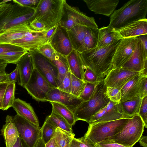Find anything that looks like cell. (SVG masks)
<instances>
[{
  "label": "cell",
  "instance_id": "39",
  "mask_svg": "<svg viewBox=\"0 0 147 147\" xmlns=\"http://www.w3.org/2000/svg\"><path fill=\"white\" fill-rule=\"evenodd\" d=\"M36 51L51 61L54 59L56 53L54 49L49 43L41 45Z\"/></svg>",
  "mask_w": 147,
  "mask_h": 147
},
{
  "label": "cell",
  "instance_id": "8",
  "mask_svg": "<svg viewBox=\"0 0 147 147\" xmlns=\"http://www.w3.org/2000/svg\"><path fill=\"white\" fill-rule=\"evenodd\" d=\"M28 93L36 101L45 102L48 93L55 88L35 68L27 83L24 87Z\"/></svg>",
  "mask_w": 147,
  "mask_h": 147
},
{
  "label": "cell",
  "instance_id": "27",
  "mask_svg": "<svg viewBox=\"0 0 147 147\" xmlns=\"http://www.w3.org/2000/svg\"><path fill=\"white\" fill-rule=\"evenodd\" d=\"M118 32L108 26L98 29L97 47H104L122 39Z\"/></svg>",
  "mask_w": 147,
  "mask_h": 147
},
{
  "label": "cell",
  "instance_id": "19",
  "mask_svg": "<svg viewBox=\"0 0 147 147\" xmlns=\"http://www.w3.org/2000/svg\"><path fill=\"white\" fill-rule=\"evenodd\" d=\"M88 9L96 14L109 16L111 15L119 0H83Z\"/></svg>",
  "mask_w": 147,
  "mask_h": 147
},
{
  "label": "cell",
  "instance_id": "38",
  "mask_svg": "<svg viewBox=\"0 0 147 147\" xmlns=\"http://www.w3.org/2000/svg\"><path fill=\"white\" fill-rule=\"evenodd\" d=\"M28 51L26 50L20 51L0 53V59L6 61L8 63L16 64V62Z\"/></svg>",
  "mask_w": 147,
  "mask_h": 147
},
{
  "label": "cell",
  "instance_id": "7",
  "mask_svg": "<svg viewBox=\"0 0 147 147\" xmlns=\"http://www.w3.org/2000/svg\"><path fill=\"white\" fill-rule=\"evenodd\" d=\"M59 24L67 31L78 25L98 28L94 18L86 16L77 7L69 5L66 0L64 3L63 13Z\"/></svg>",
  "mask_w": 147,
  "mask_h": 147
},
{
  "label": "cell",
  "instance_id": "5",
  "mask_svg": "<svg viewBox=\"0 0 147 147\" xmlns=\"http://www.w3.org/2000/svg\"><path fill=\"white\" fill-rule=\"evenodd\" d=\"M65 0H40L35 9V19L43 23L47 31L58 24L64 12Z\"/></svg>",
  "mask_w": 147,
  "mask_h": 147
},
{
  "label": "cell",
  "instance_id": "34",
  "mask_svg": "<svg viewBox=\"0 0 147 147\" xmlns=\"http://www.w3.org/2000/svg\"><path fill=\"white\" fill-rule=\"evenodd\" d=\"M16 84L15 82H10L8 84L4 93L2 104V110H7L12 107L15 99Z\"/></svg>",
  "mask_w": 147,
  "mask_h": 147
},
{
  "label": "cell",
  "instance_id": "30",
  "mask_svg": "<svg viewBox=\"0 0 147 147\" xmlns=\"http://www.w3.org/2000/svg\"><path fill=\"white\" fill-rule=\"evenodd\" d=\"M98 29L88 27L82 45L78 51L81 53L97 46Z\"/></svg>",
  "mask_w": 147,
  "mask_h": 147
},
{
  "label": "cell",
  "instance_id": "52",
  "mask_svg": "<svg viewBox=\"0 0 147 147\" xmlns=\"http://www.w3.org/2000/svg\"><path fill=\"white\" fill-rule=\"evenodd\" d=\"M9 82L0 83V109L2 110V104L3 95Z\"/></svg>",
  "mask_w": 147,
  "mask_h": 147
},
{
  "label": "cell",
  "instance_id": "49",
  "mask_svg": "<svg viewBox=\"0 0 147 147\" xmlns=\"http://www.w3.org/2000/svg\"><path fill=\"white\" fill-rule=\"evenodd\" d=\"M95 147H128L117 143L103 140L95 145Z\"/></svg>",
  "mask_w": 147,
  "mask_h": 147
},
{
  "label": "cell",
  "instance_id": "47",
  "mask_svg": "<svg viewBox=\"0 0 147 147\" xmlns=\"http://www.w3.org/2000/svg\"><path fill=\"white\" fill-rule=\"evenodd\" d=\"M147 96V76L142 75L139 88V96L142 99Z\"/></svg>",
  "mask_w": 147,
  "mask_h": 147
},
{
  "label": "cell",
  "instance_id": "23",
  "mask_svg": "<svg viewBox=\"0 0 147 147\" xmlns=\"http://www.w3.org/2000/svg\"><path fill=\"white\" fill-rule=\"evenodd\" d=\"M5 118V123L1 130V135L4 139L6 147H12L16 143L19 134L12 116L7 115Z\"/></svg>",
  "mask_w": 147,
  "mask_h": 147
},
{
  "label": "cell",
  "instance_id": "21",
  "mask_svg": "<svg viewBox=\"0 0 147 147\" xmlns=\"http://www.w3.org/2000/svg\"><path fill=\"white\" fill-rule=\"evenodd\" d=\"M33 30L27 24L9 28L0 33V44H10L13 40L23 37Z\"/></svg>",
  "mask_w": 147,
  "mask_h": 147
},
{
  "label": "cell",
  "instance_id": "11",
  "mask_svg": "<svg viewBox=\"0 0 147 147\" xmlns=\"http://www.w3.org/2000/svg\"><path fill=\"white\" fill-rule=\"evenodd\" d=\"M137 41V37L122 39L114 54L112 69L121 67L129 60L134 51Z\"/></svg>",
  "mask_w": 147,
  "mask_h": 147
},
{
  "label": "cell",
  "instance_id": "29",
  "mask_svg": "<svg viewBox=\"0 0 147 147\" xmlns=\"http://www.w3.org/2000/svg\"><path fill=\"white\" fill-rule=\"evenodd\" d=\"M51 61L56 67L58 70L57 80L58 88L66 74L70 71L67 57L56 53L54 59Z\"/></svg>",
  "mask_w": 147,
  "mask_h": 147
},
{
  "label": "cell",
  "instance_id": "17",
  "mask_svg": "<svg viewBox=\"0 0 147 147\" xmlns=\"http://www.w3.org/2000/svg\"><path fill=\"white\" fill-rule=\"evenodd\" d=\"M45 101L61 104L73 113L80 103L83 101L79 98L76 97L70 93L62 91L57 88L53 89L48 93Z\"/></svg>",
  "mask_w": 147,
  "mask_h": 147
},
{
  "label": "cell",
  "instance_id": "54",
  "mask_svg": "<svg viewBox=\"0 0 147 147\" xmlns=\"http://www.w3.org/2000/svg\"><path fill=\"white\" fill-rule=\"evenodd\" d=\"M2 0H0V17L11 5L12 3H6L2 4Z\"/></svg>",
  "mask_w": 147,
  "mask_h": 147
},
{
  "label": "cell",
  "instance_id": "13",
  "mask_svg": "<svg viewBox=\"0 0 147 147\" xmlns=\"http://www.w3.org/2000/svg\"><path fill=\"white\" fill-rule=\"evenodd\" d=\"M140 73L122 67L113 69L106 76L104 82L107 87H114L120 90L128 82Z\"/></svg>",
  "mask_w": 147,
  "mask_h": 147
},
{
  "label": "cell",
  "instance_id": "36",
  "mask_svg": "<svg viewBox=\"0 0 147 147\" xmlns=\"http://www.w3.org/2000/svg\"><path fill=\"white\" fill-rule=\"evenodd\" d=\"M86 83L71 74V94L79 98L82 92Z\"/></svg>",
  "mask_w": 147,
  "mask_h": 147
},
{
  "label": "cell",
  "instance_id": "22",
  "mask_svg": "<svg viewBox=\"0 0 147 147\" xmlns=\"http://www.w3.org/2000/svg\"><path fill=\"white\" fill-rule=\"evenodd\" d=\"M12 107L17 114L34 125L39 126L38 117L30 103L19 98H15Z\"/></svg>",
  "mask_w": 147,
  "mask_h": 147
},
{
  "label": "cell",
  "instance_id": "56",
  "mask_svg": "<svg viewBox=\"0 0 147 147\" xmlns=\"http://www.w3.org/2000/svg\"><path fill=\"white\" fill-rule=\"evenodd\" d=\"M147 35L144 34L137 37L140 40L145 50L147 51Z\"/></svg>",
  "mask_w": 147,
  "mask_h": 147
},
{
  "label": "cell",
  "instance_id": "40",
  "mask_svg": "<svg viewBox=\"0 0 147 147\" xmlns=\"http://www.w3.org/2000/svg\"><path fill=\"white\" fill-rule=\"evenodd\" d=\"M105 94L110 101L117 104L120 103L121 98L120 90L115 88L107 87Z\"/></svg>",
  "mask_w": 147,
  "mask_h": 147
},
{
  "label": "cell",
  "instance_id": "25",
  "mask_svg": "<svg viewBox=\"0 0 147 147\" xmlns=\"http://www.w3.org/2000/svg\"><path fill=\"white\" fill-rule=\"evenodd\" d=\"M142 75L141 73L128 82L120 91V102L130 100L139 96V90Z\"/></svg>",
  "mask_w": 147,
  "mask_h": 147
},
{
  "label": "cell",
  "instance_id": "46",
  "mask_svg": "<svg viewBox=\"0 0 147 147\" xmlns=\"http://www.w3.org/2000/svg\"><path fill=\"white\" fill-rule=\"evenodd\" d=\"M12 1L22 6L35 9L38 6L40 0H13Z\"/></svg>",
  "mask_w": 147,
  "mask_h": 147
},
{
  "label": "cell",
  "instance_id": "10",
  "mask_svg": "<svg viewBox=\"0 0 147 147\" xmlns=\"http://www.w3.org/2000/svg\"><path fill=\"white\" fill-rule=\"evenodd\" d=\"M19 135L30 147H33L41 135V127L17 114L12 116Z\"/></svg>",
  "mask_w": 147,
  "mask_h": 147
},
{
  "label": "cell",
  "instance_id": "53",
  "mask_svg": "<svg viewBox=\"0 0 147 147\" xmlns=\"http://www.w3.org/2000/svg\"><path fill=\"white\" fill-rule=\"evenodd\" d=\"M12 147H30L24 140L19 135L17 140Z\"/></svg>",
  "mask_w": 147,
  "mask_h": 147
},
{
  "label": "cell",
  "instance_id": "59",
  "mask_svg": "<svg viewBox=\"0 0 147 147\" xmlns=\"http://www.w3.org/2000/svg\"><path fill=\"white\" fill-rule=\"evenodd\" d=\"M139 143L143 147H147V137L142 136L139 140Z\"/></svg>",
  "mask_w": 147,
  "mask_h": 147
},
{
  "label": "cell",
  "instance_id": "18",
  "mask_svg": "<svg viewBox=\"0 0 147 147\" xmlns=\"http://www.w3.org/2000/svg\"><path fill=\"white\" fill-rule=\"evenodd\" d=\"M19 73L18 84L24 86L27 83L35 68L32 58L30 52L28 51L23 55L16 64Z\"/></svg>",
  "mask_w": 147,
  "mask_h": 147
},
{
  "label": "cell",
  "instance_id": "63",
  "mask_svg": "<svg viewBox=\"0 0 147 147\" xmlns=\"http://www.w3.org/2000/svg\"><path fill=\"white\" fill-rule=\"evenodd\" d=\"M5 63H7L6 61L0 59V64Z\"/></svg>",
  "mask_w": 147,
  "mask_h": 147
},
{
  "label": "cell",
  "instance_id": "62",
  "mask_svg": "<svg viewBox=\"0 0 147 147\" xmlns=\"http://www.w3.org/2000/svg\"><path fill=\"white\" fill-rule=\"evenodd\" d=\"M70 147H76L73 140L71 142Z\"/></svg>",
  "mask_w": 147,
  "mask_h": 147
},
{
  "label": "cell",
  "instance_id": "37",
  "mask_svg": "<svg viewBox=\"0 0 147 147\" xmlns=\"http://www.w3.org/2000/svg\"><path fill=\"white\" fill-rule=\"evenodd\" d=\"M56 128L45 120L41 127L42 138L46 144L54 136Z\"/></svg>",
  "mask_w": 147,
  "mask_h": 147
},
{
  "label": "cell",
  "instance_id": "20",
  "mask_svg": "<svg viewBox=\"0 0 147 147\" xmlns=\"http://www.w3.org/2000/svg\"><path fill=\"white\" fill-rule=\"evenodd\" d=\"M116 30L122 38L135 37L147 34V18L133 22Z\"/></svg>",
  "mask_w": 147,
  "mask_h": 147
},
{
  "label": "cell",
  "instance_id": "31",
  "mask_svg": "<svg viewBox=\"0 0 147 147\" xmlns=\"http://www.w3.org/2000/svg\"><path fill=\"white\" fill-rule=\"evenodd\" d=\"M142 99L138 96L119 103L123 114L128 118L138 114Z\"/></svg>",
  "mask_w": 147,
  "mask_h": 147
},
{
  "label": "cell",
  "instance_id": "6",
  "mask_svg": "<svg viewBox=\"0 0 147 147\" xmlns=\"http://www.w3.org/2000/svg\"><path fill=\"white\" fill-rule=\"evenodd\" d=\"M144 124L137 114L129 120L120 132L104 140L113 142L128 147H132L140 139L144 131Z\"/></svg>",
  "mask_w": 147,
  "mask_h": 147
},
{
  "label": "cell",
  "instance_id": "44",
  "mask_svg": "<svg viewBox=\"0 0 147 147\" xmlns=\"http://www.w3.org/2000/svg\"><path fill=\"white\" fill-rule=\"evenodd\" d=\"M71 73L69 71L63 79L57 88L59 90L71 94Z\"/></svg>",
  "mask_w": 147,
  "mask_h": 147
},
{
  "label": "cell",
  "instance_id": "58",
  "mask_svg": "<svg viewBox=\"0 0 147 147\" xmlns=\"http://www.w3.org/2000/svg\"><path fill=\"white\" fill-rule=\"evenodd\" d=\"M45 147H58L54 136L46 144Z\"/></svg>",
  "mask_w": 147,
  "mask_h": 147
},
{
  "label": "cell",
  "instance_id": "50",
  "mask_svg": "<svg viewBox=\"0 0 147 147\" xmlns=\"http://www.w3.org/2000/svg\"><path fill=\"white\" fill-rule=\"evenodd\" d=\"M73 140L76 147H95L94 145L86 142L83 137L79 138H74Z\"/></svg>",
  "mask_w": 147,
  "mask_h": 147
},
{
  "label": "cell",
  "instance_id": "2",
  "mask_svg": "<svg viewBox=\"0 0 147 147\" xmlns=\"http://www.w3.org/2000/svg\"><path fill=\"white\" fill-rule=\"evenodd\" d=\"M147 0H130L115 10L108 26L116 30L133 22L146 18Z\"/></svg>",
  "mask_w": 147,
  "mask_h": 147
},
{
  "label": "cell",
  "instance_id": "41",
  "mask_svg": "<svg viewBox=\"0 0 147 147\" xmlns=\"http://www.w3.org/2000/svg\"><path fill=\"white\" fill-rule=\"evenodd\" d=\"M98 83L93 84L86 83L85 87L79 98L83 101L89 100Z\"/></svg>",
  "mask_w": 147,
  "mask_h": 147
},
{
  "label": "cell",
  "instance_id": "45",
  "mask_svg": "<svg viewBox=\"0 0 147 147\" xmlns=\"http://www.w3.org/2000/svg\"><path fill=\"white\" fill-rule=\"evenodd\" d=\"M25 50L26 49L10 43L0 44V53L10 52L22 51Z\"/></svg>",
  "mask_w": 147,
  "mask_h": 147
},
{
  "label": "cell",
  "instance_id": "1",
  "mask_svg": "<svg viewBox=\"0 0 147 147\" xmlns=\"http://www.w3.org/2000/svg\"><path fill=\"white\" fill-rule=\"evenodd\" d=\"M121 39L108 45L96 47L80 53L86 67L92 70L100 81L104 80L112 70L114 54Z\"/></svg>",
  "mask_w": 147,
  "mask_h": 147
},
{
  "label": "cell",
  "instance_id": "14",
  "mask_svg": "<svg viewBox=\"0 0 147 147\" xmlns=\"http://www.w3.org/2000/svg\"><path fill=\"white\" fill-rule=\"evenodd\" d=\"M46 30H33L23 37L13 40L10 44L20 47L28 51H36L41 45L48 43L45 37Z\"/></svg>",
  "mask_w": 147,
  "mask_h": 147
},
{
  "label": "cell",
  "instance_id": "35",
  "mask_svg": "<svg viewBox=\"0 0 147 147\" xmlns=\"http://www.w3.org/2000/svg\"><path fill=\"white\" fill-rule=\"evenodd\" d=\"M52 106V109L63 118L71 126L76 122L74 113L64 105L60 103L50 102Z\"/></svg>",
  "mask_w": 147,
  "mask_h": 147
},
{
  "label": "cell",
  "instance_id": "43",
  "mask_svg": "<svg viewBox=\"0 0 147 147\" xmlns=\"http://www.w3.org/2000/svg\"><path fill=\"white\" fill-rule=\"evenodd\" d=\"M83 81L86 83L93 84L97 83L100 81L94 72L88 67H86Z\"/></svg>",
  "mask_w": 147,
  "mask_h": 147
},
{
  "label": "cell",
  "instance_id": "28",
  "mask_svg": "<svg viewBox=\"0 0 147 147\" xmlns=\"http://www.w3.org/2000/svg\"><path fill=\"white\" fill-rule=\"evenodd\" d=\"M88 27L78 25L76 26L67 32L74 50L78 51L81 48Z\"/></svg>",
  "mask_w": 147,
  "mask_h": 147
},
{
  "label": "cell",
  "instance_id": "26",
  "mask_svg": "<svg viewBox=\"0 0 147 147\" xmlns=\"http://www.w3.org/2000/svg\"><path fill=\"white\" fill-rule=\"evenodd\" d=\"M0 17V31L13 19L31 10L33 8L22 6L13 2Z\"/></svg>",
  "mask_w": 147,
  "mask_h": 147
},
{
  "label": "cell",
  "instance_id": "4",
  "mask_svg": "<svg viewBox=\"0 0 147 147\" xmlns=\"http://www.w3.org/2000/svg\"><path fill=\"white\" fill-rule=\"evenodd\" d=\"M129 118L89 124L88 130L83 137L86 142L94 145L121 131Z\"/></svg>",
  "mask_w": 147,
  "mask_h": 147
},
{
  "label": "cell",
  "instance_id": "42",
  "mask_svg": "<svg viewBox=\"0 0 147 147\" xmlns=\"http://www.w3.org/2000/svg\"><path fill=\"white\" fill-rule=\"evenodd\" d=\"M138 115L142 121L144 127H147V96L142 99Z\"/></svg>",
  "mask_w": 147,
  "mask_h": 147
},
{
  "label": "cell",
  "instance_id": "15",
  "mask_svg": "<svg viewBox=\"0 0 147 147\" xmlns=\"http://www.w3.org/2000/svg\"><path fill=\"white\" fill-rule=\"evenodd\" d=\"M137 38L133 53L121 67L134 72H141L143 70H147V51L145 50L140 39Z\"/></svg>",
  "mask_w": 147,
  "mask_h": 147
},
{
  "label": "cell",
  "instance_id": "61",
  "mask_svg": "<svg viewBox=\"0 0 147 147\" xmlns=\"http://www.w3.org/2000/svg\"><path fill=\"white\" fill-rule=\"evenodd\" d=\"M7 74H0V83L5 82H9L7 77Z\"/></svg>",
  "mask_w": 147,
  "mask_h": 147
},
{
  "label": "cell",
  "instance_id": "55",
  "mask_svg": "<svg viewBox=\"0 0 147 147\" xmlns=\"http://www.w3.org/2000/svg\"><path fill=\"white\" fill-rule=\"evenodd\" d=\"M58 26V24L49 30L46 31L45 34V37L48 41V42L51 37L56 31Z\"/></svg>",
  "mask_w": 147,
  "mask_h": 147
},
{
  "label": "cell",
  "instance_id": "9",
  "mask_svg": "<svg viewBox=\"0 0 147 147\" xmlns=\"http://www.w3.org/2000/svg\"><path fill=\"white\" fill-rule=\"evenodd\" d=\"M34 68L55 88H57L58 70L51 61L36 51H30Z\"/></svg>",
  "mask_w": 147,
  "mask_h": 147
},
{
  "label": "cell",
  "instance_id": "32",
  "mask_svg": "<svg viewBox=\"0 0 147 147\" xmlns=\"http://www.w3.org/2000/svg\"><path fill=\"white\" fill-rule=\"evenodd\" d=\"M58 147H70L75 135L73 133L56 128L54 136Z\"/></svg>",
  "mask_w": 147,
  "mask_h": 147
},
{
  "label": "cell",
  "instance_id": "24",
  "mask_svg": "<svg viewBox=\"0 0 147 147\" xmlns=\"http://www.w3.org/2000/svg\"><path fill=\"white\" fill-rule=\"evenodd\" d=\"M67 58L71 74L83 80L86 67L80 53L73 50L67 56Z\"/></svg>",
  "mask_w": 147,
  "mask_h": 147
},
{
  "label": "cell",
  "instance_id": "60",
  "mask_svg": "<svg viewBox=\"0 0 147 147\" xmlns=\"http://www.w3.org/2000/svg\"><path fill=\"white\" fill-rule=\"evenodd\" d=\"M8 64L7 63H5L0 64V74H4L6 73L5 70Z\"/></svg>",
  "mask_w": 147,
  "mask_h": 147
},
{
  "label": "cell",
  "instance_id": "57",
  "mask_svg": "<svg viewBox=\"0 0 147 147\" xmlns=\"http://www.w3.org/2000/svg\"><path fill=\"white\" fill-rule=\"evenodd\" d=\"M45 145L42 138L41 134L33 147H45Z\"/></svg>",
  "mask_w": 147,
  "mask_h": 147
},
{
  "label": "cell",
  "instance_id": "3",
  "mask_svg": "<svg viewBox=\"0 0 147 147\" xmlns=\"http://www.w3.org/2000/svg\"><path fill=\"white\" fill-rule=\"evenodd\" d=\"M106 88L104 80L97 84L89 100L81 102L74 112L76 121L88 123L92 116L107 105L110 100L105 94Z\"/></svg>",
  "mask_w": 147,
  "mask_h": 147
},
{
  "label": "cell",
  "instance_id": "16",
  "mask_svg": "<svg viewBox=\"0 0 147 147\" xmlns=\"http://www.w3.org/2000/svg\"><path fill=\"white\" fill-rule=\"evenodd\" d=\"M128 118L123 113L119 103L110 101L107 105L92 116L89 124Z\"/></svg>",
  "mask_w": 147,
  "mask_h": 147
},
{
  "label": "cell",
  "instance_id": "12",
  "mask_svg": "<svg viewBox=\"0 0 147 147\" xmlns=\"http://www.w3.org/2000/svg\"><path fill=\"white\" fill-rule=\"evenodd\" d=\"M48 43L50 44L56 53L66 57L74 50L67 31L59 23Z\"/></svg>",
  "mask_w": 147,
  "mask_h": 147
},
{
  "label": "cell",
  "instance_id": "51",
  "mask_svg": "<svg viewBox=\"0 0 147 147\" xmlns=\"http://www.w3.org/2000/svg\"><path fill=\"white\" fill-rule=\"evenodd\" d=\"M7 77L9 82H18L19 75L18 69L16 66L12 71L8 74H7Z\"/></svg>",
  "mask_w": 147,
  "mask_h": 147
},
{
  "label": "cell",
  "instance_id": "48",
  "mask_svg": "<svg viewBox=\"0 0 147 147\" xmlns=\"http://www.w3.org/2000/svg\"><path fill=\"white\" fill-rule=\"evenodd\" d=\"M29 26L31 29L36 31L46 30L45 26L44 24L35 19L30 23Z\"/></svg>",
  "mask_w": 147,
  "mask_h": 147
},
{
  "label": "cell",
  "instance_id": "33",
  "mask_svg": "<svg viewBox=\"0 0 147 147\" xmlns=\"http://www.w3.org/2000/svg\"><path fill=\"white\" fill-rule=\"evenodd\" d=\"M45 120L56 128L58 127L70 133H73L72 126L53 109L51 114L47 117Z\"/></svg>",
  "mask_w": 147,
  "mask_h": 147
}]
</instances>
